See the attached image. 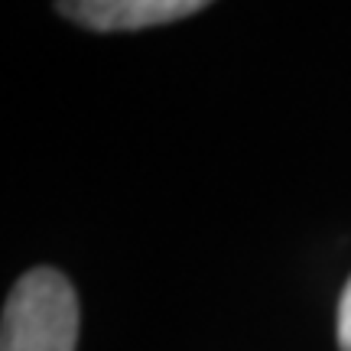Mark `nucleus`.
I'll list each match as a JSON object with an SVG mask.
<instances>
[{"mask_svg":"<svg viewBox=\"0 0 351 351\" xmlns=\"http://www.w3.org/2000/svg\"><path fill=\"white\" fill-rule=\"evenodd\" d=\"M59 10L95 33H124L173 23L205 10L212 0H56Z\"/></svg>","mask_w":351,"mask_h":351,"instance_id":"f03ea898","label":"nucleus"},{"mask_svg":"<svg viewBox=\"0 0 351 351\" xmlns=\"http://www.w3.org/2000/svg\"><path fill=\"white\" fill-rule=\"evenodd\" d=\"M339 348L351 351V280H348V287H345L341 302H339Z\"/></svg>","mask_w":351,"mask_h":351,"instance_id":"7ed1b4c3","label":"nucleus"},{"mask_svg":"<svg viewBox=\"0 0 351 351\" xmlns=\"http://www.w3.org/2000/svg\"><path fill=\"white\" fill-rule=\"evenodd\" d=\"M78 300L59 270L39 267L13 287L3 306L0 351H75Z\"/></svg>","mask_w":351,"mask_h":351,"instance_id":"f257e3e1","label":"nucleus"}]
</instances>
